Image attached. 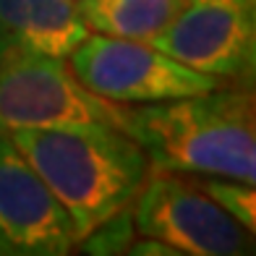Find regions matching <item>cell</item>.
Here are the masks:
<instances>
[{
  "label": "cell",
  "instance_id": "cell-7",
  "mask_svg": "<svg viewBox=\"0 0 256 256\" xmlns=\"http://www.w3.org/2000/svg\"><path fill=\"white\" fill-rule=\"evenodd\" d=\"M0 246L8 256H66L78 246L63 204L0 131Z\"/></svg>",
  "mask_w": 256,
  "mask_h": 256
},
{
  "label": "cell",
  "instance_id": "cell-3",
  "mask_svg": "<svg viewBox=\"0 0 256 256\" xmlns=\"http://www.w3.org/2000/svg\"><path fill=\"white\" fill-rule=\"evenodd\" d=\"M138 236L157 238L186 256L254 254V230L228 214L186 172L152 170L131 202Z\"/></svg>",
  "mask_w": 256,
  "mask_h": 256
},
{
  "label": "cell",
  "instance_id": "cell-8",
  "mask_svg": "<svg viewBox=\"0 0 256 256\" xmlns=\"http://www.w3.org/2000/svg\"><path fill=\"white\" fill-rule=\"evenodd\" d=\"M86 37L78 0H0V55L68 58Z\"/></svg>",
  "mask_w": 256,
  "mask_h": 256
},
{
  "label": "cell",
  "instance_id": "cell-12",
  "mask_svg": "<svg viewBox=\"0 0 256 256\" xmlns=\"http://www.w3.org/2000/svg\"><path fill=\"white\" fill-rule=\"evenodd\" d=\"M0 256H8V254H6V248H3V246H0Z\"/></svg>",
  "mask_w": 256,
  "mask_h": 256
},
{
  "label": "cell",
  "instance_id": "cell-11",
  "mask_svg": "<svg viewBox=\"0 0 256 256\" xmlns=\"http://www.w3.org/2000/svg\"><path fill=\"white\" fill-rule=\"evenodd\" d=\"M136 225H134V214L131 206L115 212L108 217L104 222H100L94 230H89L84 238L78 240V246L84 254L92 256H115V254H128L136 240Z\"/></svg>",
  "mask_w": 256,
  "mask_h": 256
},
{
  "label": "cell",
  "instance_id": "cell-9",
  "mask_svg": "<svg viewBox=\"0 0 256 256\" xmlns=\"http://www.w3.org/2000/svg\"><path fill=\"white\" fill-rule=\"evenodd\" d=\"M188 0H78L89 32L149 42Z\"/></svg>",
  "mask_w": 256,
  "mask_h": 256
},
{
  "label": "cell",
  "instance_id": "cell-6",
  "mask_svg": "<svg viewBox=\"0 0 256 256\" xmlns=\"http://www.w3.org/2000/svg\"><path fill=\"white\" fill-rule=\"evenodd\" d=\"M149 44L225 84L254 86L256 0H188Z\"/></svg>",
  "mask_w": 256,
  "mask_h": 256
},
{
  "label": "cell",
  "instance_id": "cell-1",
  "mask_svg": "<svg viewBox=\"0 0 256 256\" xmlns=\"http://www.w3.org/2000/svg\"><path fill=\"white\" fill-rule=\"evenodd\" d=\"M115 128L144 149L152 170L256 183V102L251 86L152 104H118Z\"/></svg>",
  "mask_w": 256,
  "mask_h": 256
},
{
  "label": "cell",
  "instance_id": "cell-5",
  "mask_svg": "<svg viewBox=\"0 0 256 256\" xmlns=\"http://www.w3.org/2000/svg\"><path fill=\"white\" fill-rule=\"evenodd\" d=\"M115 126V102L76 78L68 58L0 55V131Z\"/></svg>",
  "mask_w": 256,
  "mask_h": 256
},
{
  "label": "cell",
  "instance_id": "cell-10",
  "mask_svg": "<svg viewBox=\"0 0 256 256\" xmlns=\"http://www.w3.org/2000/svg\"><path fill=\"white\" fill-rule=\"evenodd\" d=\"M199 188L232 214L243 228L256 230V191L254 183H243L236 178H220V176H191Z\"/></svg>",
  "mask_w": 256,
  "mask_h": 256
},
{
  "label": "cell",
  "instance_id": "cell-4",
  "mask_svg": "<svg viewBox=\"0 0 256 256\" xmlns=\"http://www.w3.org/2000/svg\"><path fill=\"white\" fill-rule=\"evenodd\" d=\"M68 66L89 92L118 104H152L222 86V78L199 74L142 40L89 37L68 55Z\"/></svg>",
  "mask_w": 256,
  "mask_h": 256
},
{
  "label": "cell",
  "instance_id": "cell-2",
  "mask_svg": "<svg viewBox=\"0 0 256 256\" xmlns=\"http://www.w3.org/2000/svg\"><path fill=\"white\" fill-rule=\"evenodd\" d=\"M63 204L81 240L115 212L131 206L152 165L115 126L3 131Z\"/></svg>",
  "mask_w": 256,
  "mask_h": 256
}]
</instances>
